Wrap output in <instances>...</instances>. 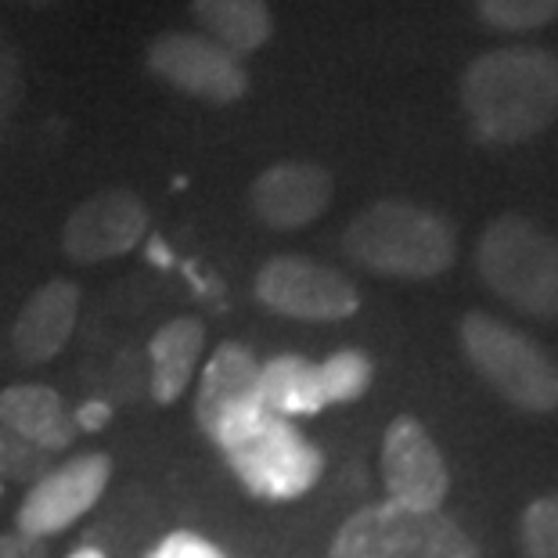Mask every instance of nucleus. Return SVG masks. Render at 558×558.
Masks as SVG:
<instances>
[{
  "instance_id": "nucleus-2",
  "label": "nucleus",
  "mask_w": 558,
  "mask_h": 558,
  "mask_svg": "<svg viewBox=\"0 0 558 558\" xmlns=\"http://www.w3.org/2000/svg\"><path fill=\"white\" fill-rule=\"evenodd\" d=\"M342 248L353 264L372 275L425 281L450 270L458 256V239L450 220L439 213L414 202L386 198L350 220Z\"/></svg>"
},
{
  "instance_id": "nucleus-8",
  "label": "nucleus",
  "mask_w": 558,
  "mask_h": 558,
  "mask_svg": "<svg viewBox=\"0 0 558 558\" xmlns=\"http://www.w3.org/2000/svg\"><path fill=\"white\" fill-rule=\"evenodd\" d=\"M148 69L173 90L209 105H234L245 98L248 73L242 58L223 51L202 33H159L148 44Z\"/></svg>"
},
{
  "instance_id": "nucleus-9",
  "label": "nucleus",
  "mask_w": 558,
  "mask_h": 558,
  "mask_svg": "<svg viewBox=\"0 0 558 558\" xmlns=\"http://www.w3.org/2000/svg\"><path fill=\"white\" fill-rule=\"evenodd\" d=\"M112 476V461L109 454H80L65 465H54L51 472L29 486L26 501H22L15 526L26 537H54L73 526L76 519H83L94 508V501L105 494Z\"/></svg>"
},
{
  "instance_id": "nucleus-20",
  "label": "nucleus",
  "mask_w": 558,
  "mask_h": 558,
  "mask_svg": "<svg viewBox=\"0 0 558 558\" xmlns=\"http://www.w3.org/2000/svg\"><path fill=\"white\" fill-rule=\"evenodd\" d=\"M486 26L505 33H530L558 19V0H476Z\"/></svg>"
},
{
  "instance_id": "nucleus-21",
  "label": "nucleus",
  "mask_w": 558,
  "mask_h": 558,
  "mask_svg": "<svg viewBox=\"0 0 558 558\" xmlns=\"http://www.w3.org/2000/svg\"><path fill=\"white\" fill-rule=\"evenodd\" d=\"M519 537L526 558H558V494L537 497V501L526 505Z\"/></svg>"
},
{
  "instance_id": "nucleus-7",
  "label": "nucleus",
  "mask_w": 558,
  "mask_h": 558,
  "mask_svg": "<svg viewBox=\"0 0 558 558\" xmlns=\"http://www.w3.org/2000/svg\"><path fill=\"white\" fill-rule=\"evenodd\" d=\"M256 300L292 320H347L357 314L361 292L347 275L311 256H275L256 275Z\"/></svg>"
},
{
  "instance_id": "nucleus-25",
  "label": "nucleus",
  "mask_w": 558,
  "mask_h": 558,
  "mask_svg": "<svg viewBox=\"0 0 558 558\" xmlns=\"http://www.w3.org/2000/svg\"><path fill=\"white\" fill-rule=\"evenodd\" d=\"M0 558H47V544L26 533H4L0 537Z\"/></svg>"
},
{
  "instance_id": "nucleus-22",
  "label": "nucleus",
  "mask_w": 558,
  "mask_h": 558,
  "mask_svg": "<svg viewBox=\"0 0 558 558\" xmlns=\"http://www.w3.org/2000/svg\"><path fill=\"white\" fill-rule=\"evenodd\" d=\"M51 469H54L51 450L29 444V439H22L19 433L0 425V480L37 483L44 472H51Z\"/></svg>"
},
{
  "instance_id": "nucleus-24",
  "label": "nucleus",
  "mask_w": 558,
  "mask_h": 558,
  "mask_svg": "<svg viewBox=\"0 0 558 558\" xmlns=\"http://www.w3.org/2000/svg\"><path fill=\"white\" fill-rule=\"evenodd\" d=\"M148 558H223V551L217 544H209L206 537H198V533L177 530L166 541H159L156 548L148 551Z\"/></svg>"
},
{
  "instance_id": "nucleus-13",
  "label": "nucleus",
  "mask_w": 558,
  "mask_h": 558,
  "mask_svg": "<svg viewBox=\"0 0 558 558\" xmlns=\"http://www.w3.org/2000/svg\"><path fill=\"white\" fill-rule=\"evenodd\" d=\"M331 195H336V184L325 166L289 159L256 177L248 187V206L267 228L295 231L314 223L331 206Z\"/></svg>"
},
{
  "instance_id": "nucleus-10",
  "label": "nucleus",
  "mask_w": 558,
  "mask_h": 558,
  "mask_svg": "<svg viewBox=\"0 0 558 558\" xmlns=\"http://www.w3.org/2000/svg\"><path fill=\"white\" fill-rule=\"evenodd\" d=\"M256 383H259V364L253 357V350L242 347V342H223L209 357L198 383L195 418L202 425V433L217 447H223L234 433H242L248 422L264 414Z\"/></svg>"
},
{
  "instance_id": "nucleus-5",
  "label": "nucleus",
  "mask_w": 558,
  "mask_h": 558,
  "mask_svg": "<svg viewBox=\"0 0 558 558\" xmlns=\"http://www.w3.org/2000/svg\"><path fill=\"white\" fill-rule=\"evenodd\" d=\"M328 558H480V548L444 512H414L383 501L342 522Z\"/></svg>"
},
{
  "instance_id": "nucleus-3",
  "label": "nucleus",
  "mask_w": 558,
  "mask_h": 558,
  "mask_svg": "<svg viewBox=\"0 0 558 558\" xmlns=\"http://www.w3.org/2000/svg\"><path fill=\"white\" fill-rule=\"evenodd\" d=\"M486 289L515 311L558 320V239L522 213H501L486 223L476 245Z\"/></svg>"
},
{
  "instance_id": "nucleus-19",
  "label": "nucleus",
  "mask_w": 558,
  "mask_h": 558,
  "mask_svg": "<svg viewBox=\"0 0 558 558\" xmlns=\"http://www.w3.org/2000/svg\"><path fill=\"white\" fill-rule=\"evenodd\" d=\"M372 357L361 350H339L317 364V383L320 393H325V403H350L364 397L367 386H372Z\"/></svg>"
},
{
  "instance_id": "nucleus-17",
  "label": "nucleus",
  "mask_w": 558,
  "mask_h": 558,
  "mask_svg": "<svg viewBox=\"0 0 558 558\" xmlns=\"http://www.w3.org/2000/svg\"><path fill=\"white\" fill-rule=\"evenodd\" d=\"M202 342H206V328H202V320H195V317H177L151 336V342H148L151 400L173 403L187 386H192Z\"/></svg>"
},
{
  "instance_id": "nucleus-1",
  "label": "nucleus",
  "mask_w": 558,
  "mask_h": 558,
  "mask_svg": "<svg viewBox=\"0 0 558 558\" xmlns=\"http://www.w3.org/2000/svg\"><path fill=\"white\" fill-rule=\"evenodd\" d=\"M461 109L483 141L522 145L558 120V54L497 47L461 73Z\"/></svg>"
},
{
  "instance_id": "nucleus-29",
  "label": "nucleus",
  "mask_w": 558,
  "mask_h": 558,
  "mask_svg": "<svg viewBox=\"0 0 558 558\" xmlns=\"http://www.w3.org/2000/svg\"><path fill=\"white\" fill-rule=\"evenodd\" d=\"M4 134H8V116H0V141H4Z\"/></svg>"
},
{
  "instance_id": "nucleus-12",
  "label": "nucleus",
  "mask_w": 558,
  "mask_h": 558,
  "mask_svg": "<svg viewBox=\"0 0 558 558\" xmlns=\"http://www.w3.org/2000/svg\"><path fill=\"white\" fill-rule=\"evenodd\" d=\"M148 231V206L130 187H105L69 213L62 228V248L73 264H101V259L130 253Z\"/></svg>"
},
{
  "instance_id": "nucleus-26",
  "label": "nucleus",
  "mask_w": 558,
  "mask_h": 558,
  "mask_svg": "<svg viewBox=\"0 0 558 558\" xmlns=\"http://www.w3.org/2000/svg\"><path fill=\"white\" fill-rule=\"evenodd\" d=\"M73 422H76V429H83V433H101L105 425L112 422V408L105 400H90L73 414Z\"/></svg>"
},
{
  "instance_id": "nucleus-16",
  "label": "nucleus",
  "mask_w": 558,
  "mask_h": 558,
  "mask_svg": "<svg viewBox=\"0 0 558 558\" xmlns=\"http://www.w3.org/2000/svg\"><path fill=\"white\" fill-rule=\"evenodd\" d=\"M192 19L198 22L202 37L220 44L234 58L267 47L275 33L267 0H192Z\"/></svg>"
},
{
  "instance_id": "nucleus-14",
  "label": "nucleus",
  "mask_w": 558,
  "mask_h": 558,
  "mask_svg": "<svg viewBox=\"0 0 558 558\" xmlns=\"http://www.w3.org/2000/svg\"><path fill=\"white\" fill-rule=\"evenodd\" d=\"M80 300V284L69 278L40 284L15 317V328H11V347H15L19 361L44 364L58 357L76 331Z\"/></svg>"
},
{
  "instance_id": "nucleus-11",
  "label": "nucleus",
  "mask_w": 558,
  "mask_h": 558,
  "mask_svg": "<svg viewBox=\"0 0 558 558\" xmlns=\"http://www.w3.org/2000/svg\"><path fill=\"white\" fill-rule=\"evenodd\" d=\"M383 480L389 501H397L414 512H439L450 490L447 461L425 433V425L411 414L389 422L383 439Z\"/></svg>"
},
{
  "instance_id": "nucleus-4",
  "label": "nucleus",
  "mask_w": 558,
  "mask_h": 558,
  "mask_svg": "<svg viewBox=\"0 0 558 558\" xmlns=\"http://www.w3.org/2000/svg\"><path fill=\"white\" fill-rule=\"evenodd\" d=\"M458 336L472 367L512 408L526 414L558 411V364L548 350L483 311L461 317Z\"/></svg>"
},
{
  "instance_id": "nucleus-23",
  "label": "nucleus",
  "mask_w": 558,
  "mask_h": 558,
  "mask_svg": "<svg viewBox=\"0 0 558 558\" xmlns=\"http://www.w3.org/2000/svg\"><path fill=\"white\" fill-rule=\"evenodd\" d=\"M26 98V76H22L19 51L0 33V116H11Z\"/></svg>"
},
{
  "instance_id": "nucleus-15",
  "label": "nucleus",
  "mask_w": 558,
  "mask_h": 558,
  "mask_svg": "<svg viewBox=\"0 0 558 558\" xmlns=\"http://www.w3.org/2000/svg\"><path fill=\"white\" fill-rule=\"evenodd\" d=\"M0 425L44 450H65L76 439V422L62 397L47 386H8L0 389Z\"/></svg>"
},
{
  "instance_id": "nucleus-28",
  "label": "nucleus",
  "mask_w": 558,
  "mask_h": 558,
  "mask_svg": "<svg viewBox=\"0 0 558 558\" xmlns=\"http://www.w3.org/2000/svg\"><path fill=\"white\" fill-rule=\"evenodd\" d=\"M22 4H26V8H51V4H58V0H22Z\"/></svg>"
},
{
  "instance_id": "nucleus-18",
  "label": "nucleus",
  "mask_w": 558,
  "mask_h": 558,
  "mask_svg": "<svg viewBox=\"0 0 558 558\" xmlns=\"http://www.w3.org/2000/svg\"><path fill=\"white\" fill-rule=\"evenodd\" d=\"M256 393L264 411L278 414V418H289V414H317L325 411V393H320L317 383V364L306 357H295V353H284L267 364H259V383Z\"/></svg>"
},
{
  "instance_id": "nucleus-6",
  "label": "nucleus",
  "mask_w": 558,
  "mask_h": 558,
  "mask_svg": "<svg viewBox=\"0 0 558 558\" xmlns=\"http://www.w3.org/2000/svg\"><path fill=\"white\" fill-rule=\"evenodd\" d=\"M234 476L264 501H292L320 480L325 458L289 418L264 411L220 447Z\"/></svg>"
},
{
  "instance_id": "nucleus-27",
  "label": "nucleus",
  "mask_w": 558,
  "mask_h": 558,
  "mask_svg": "<svg viewBox=\"0 0 558 558\" xmlns=\"http://www.w3.org/2000/svg\"><path fill=\"white\" fill-rule=\"evenodd\" d=\"M69 558H105V555H101L98 548H80V551H73Z\"/></svg>"
}]
</instances>
